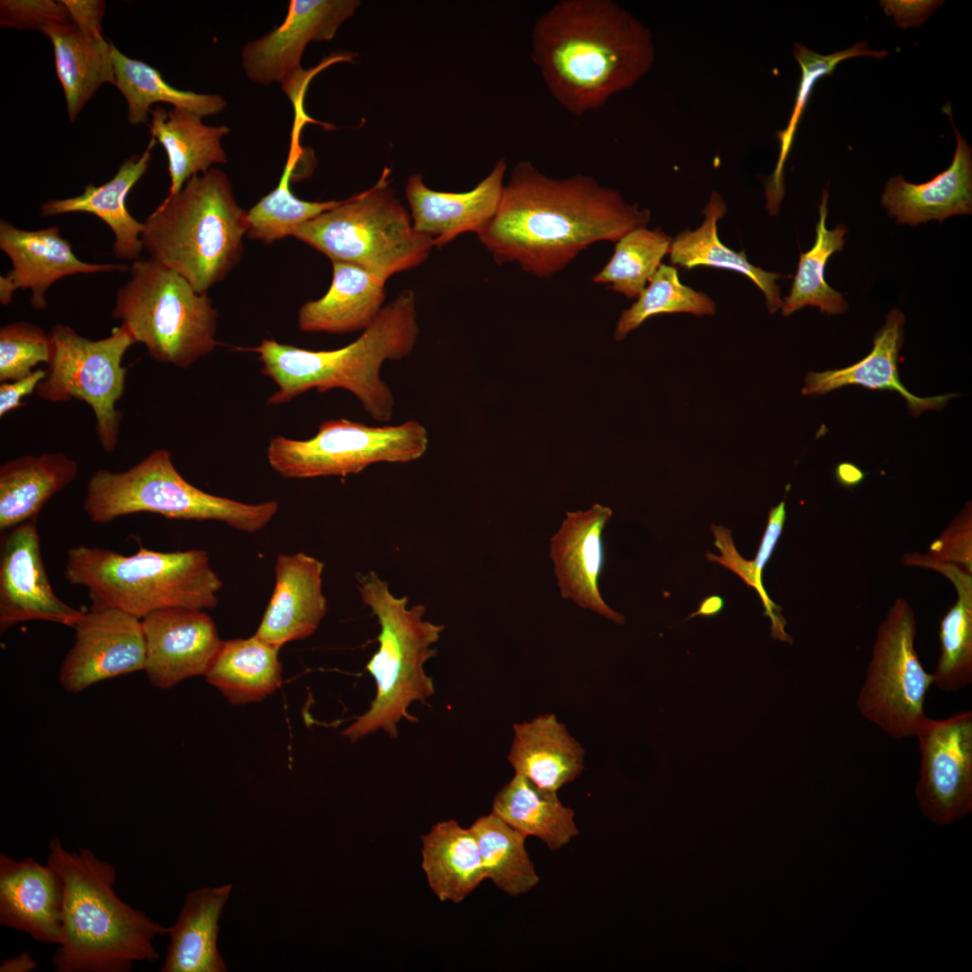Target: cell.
<instances>
[{
	"mask_svg": "<svg viewBox=\"0 0 972 972\" xmlns=\"http://www.w3.org/2000/svg\"><path fill=\"white\" fill-rule=\"evenodd\" d=\"M389 177L390 169L384 168L372 187L340 200L299 226L292 237L331 262L359 266L384 282L418 266L428 258L434 241L414 229Z\"/></svg>",
	"mask_w": 972,
	"mask_h": 972,
	"instance_id": "cell-9",
	"label": "cell"
},
{
	"mask_svg": "<svg viewBox=\"0 0 972 972\" xmlns=\"http://www.w3.org/2000/svg\"><path fill=\"white\" fill-rule=\"evenodd\" d=\"M41 32L52 43L68 115L74 122L102 85H115L112 43L87 39L72 22L50 24Z\"/></svg>",
	"mask_w": 972,
	"mask_h": 972,
	"instance_id": "cell-32",
	"label": "cell"
},
{
	"mask_svg": "<svg viewBox=\"0 0 972 972\" xmlns=\"http://www.w3.org/2000/svg\"><path fill=\"white\" fill-rule=\"evenodd\" d=\"M36 960L27 951H23L14 958L2 961L1 972H29L37 968Z\"/></svg>",
	"mask_w": 972,
	"mask_h": 972,
	"instance_id": "cell-54",
	"label": "cell"
},
{
	"mask_svg": "<svg viewBox=\"0 0 972 972\" xmlns=\"http://www.w3.org/2000/svg\"><path fill=\"white\" fill-rule=\"evenodd\" d=\"M144 671L150 683L167 689L207 672L220 644L212 618L201 609L172 608L141 619Z\"/></svg>",
	"mask_w": 972,
	"mask_h": 972,
	"instance_id": "cell-19",
	"label": "cell"
},
{
	"mask_svg": "<svg viewBox=\"0 0 972 972\" xmlns=\"http://www.w3.org/2000/svg\"><path fill=\"white\" fill-rule=\"evenodd\" d=\"M0 249L8 256L12 268L0 276V302L8 306L17 290L31 291L33 309L48 307L46 292L58 280L77 274L126 272L123 264H95L80 260L71 243L58 226L34 230L17 228L0 220Z\"/></svg>",
	"mask_w": 972,
	"mask_h": 972,
	"instance_id": "cell-18",
	"label": "cell"
},
{
	"mask_svg": "<svg viewBox=\"0 0 972 972\" xmlns=\"http://www.w3.org/2000/svg\"><path fill=\"white\" fill-rule=\"evenodd\" d=\"M492 813L525 836H536L559 850L579 834L573 811L556 792L539 788L516 773L496 795Z\"/></svg>",
	"mask_w": 972,
	"mask_h": 972,
	"instance_id": "cell-37",
	"label": "cell"
},
{
	"mask_svg": "<svg viewBox=\"0 0 972 972\" xmlns=\"http://www.w3.org/2000/svg\"><path fill=\"white\" fill-rule=\"evenodd\" d=\"M70 21L91 40H102V20L106 4L102 0H61Z\"/></svg>",
	"mask_w": 972,
	"mask_h": 972,
	"instance_id": "cell-49",
	"label": "cell"
},
{
	"mask_svg": "<svg viewBox=\"0 0 972 972\" xmlns=\"http://www.w3.org/2000/svg\"><path fill=\"white\" fill-rule=\"evenodd\" d=\"M279 650L257 635L222 641L204 677L229 702H257L282 684Z\"/></svg>",
	"mask_w": 972,
	"mask_h": 972,
	"instance_id": "cell-35",
	"label": "cell"
},
{
	"mask_svg": "<svg viewBox=\"0 0 972 972\" xmlns=\"http://www.w3.org/2000/svg\"><path fill=\"white\" fill-rule=\"evenodd\" d=\"M422 868L442 902L460 903L486 879L476 837L450 819L422 836Z\"/></svg>",
	"mask_w": 972,
	"mask_h": 972,
	"instance_id": "cell-33",
	"label": "cell"
},
{
	"mask_svg": "<svg viewBox=\"0 0 972 972\" xmlns=\"http://www.w3.org/2000/svg\"><path fill=\"white\" fill-rule=\"evenodd\" d=\"M129 271L112 316L152 358L187 369L215 350L219 314L207 293L150 257L133 261Z\"/></svg>",
	"mask_w": 972,
	"mask_h": 972,
	"instance_id": "cell-10",
	"label": "cell"
},
{
	"mask_svg": "<svg viewBox=\"0 0 972 972\" xmlns=\"http://www.w3.org/2000/svg\"><path fill=\"white\" fill-rule=\"evenodd\" d=\"M49 334L51 358L36 395L53 403L73 399L85 401L94 414L95 433L103 450L112 453L123 418L116 409L126 383L127 368L122 362L136 344L132 334L122 323L98 340L86 338L61 323L54 325Z\"/></svg>",
	"mask_w": 972,
	"mask_h": 972,
	"instance_id": "cell-11",
	"label": "cell"
},
{
	"mask_svg": "<svg viewBox=\"0 0 972 972\" xmlns=\"http://www.w3.org/2000/svg\"><path fill=\"white\" fill-rule=\"evenodd\" d=\"M323 570L321 561L304 553L277 555L274 591L255 634L278 649L311 635L328 611Z\"/></svg>",
	"mask_w": 972,
	"mask_h": 972,
	"instance_id": "cell-22",
	"label": "cell"
},
{
	"mask_svg": "<svg viewBox=\"0 0 972 972\" xmlns=\"http://www.w3.org/2000/svg\"><path fill=\"white\" fill-rule=\"evenodd\" d=\"M112 57L114 86L126 100L127 118L131 124L146 122L152 104L157 103H167L200 117L217 114L227 105L224 98L219 94H199L173 87L163 79L158 69L141 60L127 57L113 44Z\"/></svg>",
	"mask_w": 972,
	"mask_h": 972,
	"instance_id": "cell-38",
	"label": "cell"
},
{
	"mask_svg": "<svg viewBox=\"0 0 972 972\" xmlns=\"http://www.w3.org/2000/svg\"><path fill=\"white\" fill-rule=\"evenodd\" d=\"M52 354L50 334L28 321L0 328V382H13L32 374L40 363L48 364Z\"/></svg>",
	"mask_w": 972,
	"mask_h": 972,
	"instance_id": "cell-45",
	"label": "cell"
},
{
	"mask_svg": "<svg viewBox=\"0 0 972 972\" xmlns=\"http://www.w3.org/2000/svg\"><path fill=\"white\" fill-rule=\"evenodd\" d=\"M712 530L716 537L715 544L721 552L717 556L707 553L706 557L710 562H716L740 576L744 582L755 589L763 604L764 616L770 617L771 622V635L774 639L792 644L791 636L785 631L787 622L781 614V608L776 605L769 597L765 588L760 584L753 575L751 561L743 559L736 551L730 530L724 526L712 525Z\"/></svg>",
	"mask_w": 972,
	"mask_h": 972,
	"instance_id": "cell-46",
	"label": "cell"
},
{
	"mask_svg": "<svg viewBox=\"0 0 972 972\" xmlns=\"http://www.w3.org/2000/svg\"><path fill=\"white\" fill-rule=\"evenodd\" d=\"M793 51L795 58L801 67L802 75L796 103L788 127L778 132L779 140L778 159L774 172L765 182L766 208L772 216L778 213L781 202L785 195V163L790 152L798 122L803 115L814 84L819 78L825 76H831L836 66L845 59L863 56L880 59L887 55V52L885 50H870L868 47V43L864 41L858 42L846 50L827 55L816 53L800 43H796L794 45Z\"/></svg>",
	"mask_w": 972,
	"mask_h": 972,
	"instance_id": "cell-41",
	"label": "cell"
},
{
	"mask_svg": "<svg viewBox=\"0 0 972 972\" xmlns=\"http://www.w3.org/2000/svg\"><path fill=\"white\" fill-rule=\"evenodd\" d=\"M47 864L64 883L62 929L52 958L57 972H129L159 958L153 940L168 928L123 902L114 892L116 869L91 850L68 851L50 842Z\"/></svg>",
	"mask_w": 972,
	"mask_h": 972,
	"instance_id": "cell-4",
	"label": "cell"
},
{
	"mask_svg": "<svg viewBox=\"0 0 972 972\" xmlns=\"http://www.w3.org/2000/svg\"><path fill=\"white\" fill-rule=\"evenodd\" d=\"M360 4L357 0H291L282 23L242 48L248 78L262 86L279 83L288 95L294 93L306 80L301 60L307 45L333 39Z\"/></svg>",
	"mask_w": 972,
	"mask_h": 972,
	"instance_id": "cell-15",
	"label": "cell"
},
{
	"mask_svg": "<svg viewBox=\"0 0 972 972\" xmlns=\"http://www.w3.org/2000/svg\"><path fill=\"white\" fill-rule=\"evenodd\" d=\"M611 517L609 507L597 503L584 511H568L550 539V557L563 598L623 625L624 616L607 605L598 588L605 563L602 533Z\"/></svg>",
	"mask_w": 972,
	"mask_h": 972,
	"instance_id": "cell-20",
	"label": "cell"
},
{
	"mask_svg": "<svg viewBox=\"0 0 972 972\" xmlns=\"http://www.w3.org/2000/svg\"><path fill=\"white\" fill-rule=\"evenodd\" d=\"M64 577L86 589L91 608H115L138 619L160 609H212L222 581L207 551L158 552L140 546L130 555L80 544L67 552Z\"/></svg>",
	"mask_w": 972,
	"mask_h": 972,
	"instance_id": "cell-6",
	"label": "cell"
},
{
	"mask_svg": "<svg viewBox=\"0 0 972 972\" xmlns=\"http://www.w3.org/2000/svg\"><path fill=\"white\" fill-rule=\"evenodd\" d=\"M916 634L912 606L896 598L878 626L856 701L865 719L896 740L914 737L926 717L924 703L933 684L915 650Z\"/></svg>",
	"mask_w": 972,
	"mask_h": 972,
	"instance_id": "cell-13",
	"label": "cell"
},
{
	"mask_svg": "<svg viewBox=\"0 0 972 972\" xmlns=\"http://www.w3.org/2000/svg\"><path fill=\"white\" fill-rule=\"evenodd\" d=\"M73 628L75 640L58 673L67 692L79 694L98 682L144 670L140 619L115 608H90Z\"/></svg>",
	"mask_w": 972,
	"mask_h": 972,
	"instance_id": "cell-16",
	"label": "cell"
},
{
	"mask_svg": "<svg viewBox=\"0 0 972 972\" xmlns=\"http://www.w3.org/2000/svg\"><path fill=\"white\" fill-rule=\"evenodd\" d=\"M64 883L49 864L0 854V924L43 943L58 944L62 929Z\"/></svg>",
	"mask_w": 972,
	"mask_h": 972,
	"instance_id": "cell-23",
	"label": "cell"
},
{
	"mask_svg": "<svg viewBox=\"0 0 972 972\" xmlns=\"http://www.w3.org/2000/svg\"><path fill=\"white\" fill-rule=\"evenodd\" d=\"M508 760L516 773L556 792L584 769V750L554 715L514 724Z\"/></svg>",
	"mask_w": 972,
	"mask_h": 972,
	"instance_id": "cell-29",
	"label": "cell"
},
{
	"mask_svg": "<svg viewBox=\"0 0 972 972\" xmlns=\"http://www.w3.org/2000/svg\"><path fill=\"white\" fill-rule=\"evenodd\" d=\"M714 302L705 293L680 283L672 266L661 265L637 301L625 310L615 331V338L623 340L648 318L662 313L687 312L696 316L712 315Z\"/></svg>",
	"mask_w": 972,
	"mask_h": 972,
	"instance_id": "cell-44",
	"label": "cell"
},
{
	"mask_svg": "<svg viewBox=\"0 0 972 972\" xmlns=\"http://www.w3.org/2000/svg\"><path fill=\"white\" fill-rule=\"evenodd\" d=\"M786 520V505L782 500L778 506L772 508L769 513V520L764 531L756 557L751 561V567L757 581L762 584V571L767 565L775 546L781 536Z\"/></svg>",
	"mask_w": 972,
	"mask_h": 972,
	"instance_id": "cell-51",
	"label": "cell"
},
{
	"mask_svg": "<svg viewBox=\"0 0 972 972\" xmlns=\"http://www.w3.org/2000/svg\"><path fill=\"white\" fill-rule=\"evenodd\" d=\"M428 446V431L416 420L369 427L338 418L322 422L316 435L307 439L274 436L266 458L273 470L288 479L346 476L377 463L418 460Z\"/></svg>",
	"mask_w": 972,
	"mask_h": 972,
	"instance_id": "cell-12",
	"label": "cell"
},
{
	"mask_svg": "<svg viewBox=\"0 0 972 972\" xmlns=\"http://www.w3.org/2000/svg\"><path fill=\"white\" fill-rule=\"evenodd\" d=\"M297 148L295 145L292 147L277 186L247 212L248 235L253 239L273 243L292 237L299 226L334 208L340 202H310L295 196L289 183L297 160Z\"/></svg>",
	"mask_w": 972,
	"mask_h": 972,
	"instance_id": "cell-43",
	"label": "cell"
},
{
	"mask_svg": "<svg viewBox=\"0 0 972 972\" xmlns=\"http://www.w3.org/2000/svg\"><path fill=\"white\" fill-rule=\"evenodd\" d=\"M419 334L415 295L401 292L384 306L359 338L332 350H309L265 338L248 351L258 355L261 373L277 390L266 403H288L315 389H344L354 394L376 421L391 420L395 400L381 378L386 361H399L414 349Z\"/></svg>",
	"mask_w": 972,
	"mask_h": 972,
	"instance_id": "cell-3",
	"label": "cell"
},
{
	"mask_svg": "<svg viewBox=\"0 0 972 972\" xmlns=\"http://www.w3.org/2000/svg\"><path fill=\"white\" fill-rule=\"evenodd\" d=\"M71 22L61 1L2 0L0 25L4 28L41 30L56 22Z\"/></svg>",
	"mask_w": 972,
	"mask_h": 972,
	"instance_id": "cell-48",
	"label": "cell"
},
{
	"mask_svg": "<svg viewBox=\"0 0 972 972\" xmlns=\"http://www.w3.org/2000/svg\"><path fill=\"white\" fill-rule=\"evenodd\" d=\"M704 213L706 218L700 227L693 231L684 230L672 240L669 252L671 264L688 270L703 266L740 273L760 289L770 313L782 308L780 289L776 284L781 275L753 266L743 250L736 252L719 239L717 222L726 213V206L720 194H712Z\"/></svg>",
	"mask_w": 972,
	"mask_h": 972,
	"instance_id": "cell-36",
	"label": "cell"
},
{
	"mask_svg": "<svg viewBox=\"0 0 972 972\" xmlns=\"http://www.w3.org/2000/svg\"><path fill=\"white\" fill-rule=\"evenodd\" d=\"M904 563L939 572L957 591L956 603L940 621V652L932 677L941 691L962 690L972 683V574L954 564L925 561L919 554H905Z\"/></svg>",
	"mask_w": 972,
	"mask_h": 972,
	"instance_id": "cell-34",
	"label": "cell"
},
{
	"mask_svg": "<svg viewBox=\"0 0 972 972\" xmlns=\"http://www.w3.org/2000/svg\"><path fill=\"white\" fill-rule=\"evenodd\" d=\"M724 607V601L720 596L713 595L706 598L700 603L698 608L694 613L690 614L687 619L701 616H714L719 614Z\"/></svg>",
	"mask_w": 972,
	"mask_h": 972,
	"instance_id": "cell-55",
	"label": "cell"
},
{
	"mask_svg": "<svg viewBox=\"0 0 972 972\" xmlns=\"http://www.w3.org/2000/svg\"><path fill=\"white\" fill-rule=\"evenodd\" d=\"M150 114L151 138L162 145L167 157V195L178 193L191 177L227 162L221 145L222 138L230 132L227 125H206L197 114L176 107L166 111L157 106Z\"/></svg>",
	"mask_w": 972,
	"mask_h": 972,
	"instance_id": "cell-31",
	"label": "cell"
},
{
	"mask_svg": "<svg viewBox=\"0 0 972 972\" xmlns=\"http://www.w3.org/2000/svg\"><path fill=\"white\" fill-rule=\"evenodd\" d=\"M835 477L840 484L845 487H854L864 480L865 472L857 465L845 462L836 466Z\"/></svg>",
	"mask_w": 972,
	"mask_h": 972,
	"instance_id": "cell-53",
	"label": "cell"
},
{
	"mask_svg": "<svg viewBox=\"0 0 972 972\" xmlns=\"http://www.w3.org/2000/svg\"><path fill=\"white\" fill-rule=\"evenodd\" d=\"M531 58L552 96L583 115L646 76L655 58L650 30L612 0H560L531 31Z\"/></svg>",
	"mask_w": 972,
	"mask_h": 972,
	"instance_id": "cell-2",
	"label": "cell"
},
{
	"mask_svg": "<svg viewBox=\"0 0 972 972\" xmlns=\"http://www.w3.org/2000/svg\"><path fill=\"white\" fill-rule=\"evenodd\" d=\"M943 1L932 0H884L880 6L893 16L896 24L902 28L921 26Z\"/></svg>",
	"mask_w": 972,
	"mask_h": 972,
	"instance_id": "cell-50",
	"label": "cell"
},
{
	"mask_svg": "<svg viewBox=\"0 0 972 972\" xmlns=\"http://www.w3.org/2000/svg\"><path fill=\"white\" fill-rule=\"evenodd\" d=\"M83 508L90 521L106 524L135 513L170 519L214 520L245 533L265 528L278 512L275 500L244 503L207 493L187 482L171 453L157 449L125 472L100 469L86 485Z\"/></svg>",
	"mask_w": 972,
	"mask_h": 972,
	"instance_id": "cell-8",
	"label": "cell"
},
{
	"mask_svg": "<svg viewBox=\"0 0 972 972\" xmlns=\"http://www.w3.org/2000/svg\"><path fill=\"white\" fill-rule=\"evenodd\" d=\"M3 533L0 634L29 621H47L73 628L84 610L71 607L55 594L43 564L37 518Z\"/></svg>",
	"mask_w": 972,
	"mask_h": 972,
	"instance_id": "cell-17",
	"label": "cell"
},
{
	"mask_svg": "<svg viewBox=\"0 0 972 972\" xmlns=\"http://www.w3.org/2000/svg\"><path fill=\"white\" fill-rule=\"evenodd\" d=\"M232 886H203L189 892L176 922L168 928L170 944L162 972H224L217 940L219 921Z\"/></svg>",
	"mask_w": 972,
	"mask_h": 972,
	"instance_id": "cell-28",
	"label": "cell"
},
{
	"mask_svg": "<svg viewBox=\"0 0 972 972\" xmlns=\"http://www.w3.org/2000/svg\"><path fill=\"white\" fill-rule=\"evenodd\" d=\"M507 163L499 160L472 190L441 192L428 188L419 174L408 178L405 194L414 229L442 248L466 232L478 234L493 218L504 189Z\"/></svg>",
	"mask_w": 972,
	"mask_h": 972,
	"instance_id": "cell-21",
	"label": "cell"
},
{
	"mask_svg": "<svg viewBox=\"0 0 972 972\" xmlns=\"http://www.w3.org/2000/svg\"><path fill=\"white\" fill-rule=\"evenodd\" d=\"M651 212L593 176H549L519 161L505 183L493 218L477 234L498 264L518 263L550 277L590 245L616 242L650 221Z\"/></svg>",
	"mask_w": 972,
	"mask_h": 972,
	"instance_id": "cell-1",
	"label": "cell"
},
{
	"mask_svg": "<svg viewBox=\"0 0 972 972\" xmlns=\"http://www.w3.org/2000/svg\"><path fill=\"white\" fill-rule=\"evenodd\" d=\"M828 193L824 191L819 206V220L815 228L813 247L800 254L796 274L788 296L782 305V314L789 316L806 306L819 308L830 315L844 313L848 309L842 294L825 281L824 269L829 257L842 251L847 229L839 225L829 230L826 227Z\"/></svg>",
	"mask_w": 972,
	"mask_h": 972,
	"instance_id": "cell-39",
	"label": "cell"
},
{
	"mask_svg": "<svg viewBox=\"0 0 972 972\" xmlns=\"http://www.w3.org/2000/svg\"><path fill=\"white\" fill-rule=\"evenodd\" d=\"M151 138L140 156H131L123 161L117 173L108 182L85 186L76 196L52 199L40 206L42 216L71 212L91 213L101 219L114 235L112 252L117 258L136 261L144 250L141 242L143 222L137 220L128 211L126 199L131 188L147 172L151 149L156 144Z\"/></svg>",
	"mask_w": 972,
	"mask_h": 972,
	"instance_id": "cell-25",
	"label": "cell"
},
{
	"mask_svg": "<svg viewBox=\"0 0 972 972\" xmlns=\"http://www.w3.org/2000/svg\"><path fill=\"white\" fill-rule=\"evenodd\" d=\"M77 473L76 461L61 452L24 454L5 462L0 466V531L37 518Z\"/></svg>",
	"mask_w": 972,
	"mask_h": 972,
	"instance_id": "cell-30",
	"label": "cell"
},
{
	"mask_svg": "<svg viewBox=\"0 0 972 972\" xmlns=\"http://www.w3.org/2000/svg\"><path fill=\"white\" fill-rule=\"evenodd\" d=\"M904 315L896 308L886 316L883 328L875 335L871 352L858 363L842 369L809 373L803 395H823L846 385H860L872 390L897 392L915 417L929 410H940L954 394L918 397L906 390L899 379L898 353L903 342Z\"/></svg>",
	"mask_w": 972,
	"mask_h": 972,
	"instance_id": "cell-26",
	"label": "cell"
},
{
	"mask_svg": "<svg viewBox=\"0 0 972 972\" xmlns=\"http://www.w3.org/2000/svg\"><path fill=\"white\" fill-rule=\"evenodd\" d=\"M956 136V149L949 168L923 184H912L894 176L885 186L881 203L898 223L915 226L931 220L943 221L972 211L971 148L957 130L950 104L943 107Z\"/></svg>",
	"mask_w": 972,
	"mask_h": 972,
	"instance_id": "cell-24",
	"label": "cell"
},
{
	"mask_svg": "<svg viewBox=\"0 0 972 972\" xmlns=\"http://www.w3.org/2000/svg\"><path fill=\"white\" fill-rule=\"evenodd\" d=\"M486 878L511 896L533 889L539 882L526 847V836L492 812L472 824Z\"/></svg>",
	"mask_w": 972,
	"mask_h": 972,
	"instance_id": "cell-40",
	"label": "cell"
},
{
	"mask_svg": "<svg viewBox=\"0 0 972 972\" xmlns=\"http://www.w3.org/2000/svg\"><path fill=\"white\" fill-rule=\"evenodd\" d=\"M358 583L361 599L376 616L381 631L378 651L365 667L376 682V695L368 710L343 732L352 742L378 730L396 738L401 719L418 722L408 707L414 701L426 704L435 693L424 664L436 656L433 645L445 629L423 619V605L408 608V598L395 597L374 572L360 576Z\"/></svg>",
	"mask_w": 972,
	"mask_h": 972,
	"instance_id": "cell-7",
	"label": "cell"
},
{
	"mask_svg": "<svg viewBox=\"0 0 972 972\" xmlns=\"http://www.w3.org/2000/svg\"><path fill=\"white\" fill-rule=\"evenodd\" d=\"M672 238L660 229L639 227L616 242L614 254L593 281L629 299L637 298L670 252Z\"/></svg>",
	"mask_w": 972,
	"mask_h": 972,
	"instance_id": "cell-42",
	"label": "cell"
},
{
	"mask_svg": "<svg viewBox=\"0 0 972 972\" xmlns=\"http://www.w3.org/2000/svg\"><path fill=\"white\" fill-rule=\"evenodd\" d=\"M914 737L921 753L915 796L922 813L947 825L972 812V711L925 717Z\"/></svg>",
	"mask_w": 972,
	"mask_h": 972,
	"instance_id": "cell-14",
	"label": "cell"
},
{
	"mask_svg": "<svg viewBox=\"0 0 972 972\" xmlns=\"http://www.w3.org/2000/svg\"><path fill=\"white\" fill-rule=\"evenodd\" d=\"M332 267L326 293L299 309V328L330 334L364 331L384 307L386 282L351 263L333 261Z\"/></svg>",
	"mask_w": 972,
	"mask_h": 972,
	"instance_id": "cell-27",
	"label": "cell"
},
{
	"mask_svg": "<svg viewBox=\"0 0 972 972\" xmlns=\"http://www.w3.org/2000/svg\"><path fill=\"white\" fill-rule=\"evenodd\" d=\"M928 562L954 564L972 574V508L970 502L933 541L926 554Z\"/></svg>",
	"mask_w": 972,
	"mask_h": 972,
	"instance_id": "cell-47",
	"label": "cell"
},
{
	"mask_svg": "<svg viewBox=\"0 0 972 972\" xmlns=\"http://www.w3.org/2000/svg\"><path fill=\"white\" fill-rule=\"evenodd\" d=\"M46 371L36 369L29 375L13 382H1L0 385V417L23 405L22 399L36 391L38 384L45 378Z\"/></svg>",
	"mask_w": 972,
	"mask_h": 972,
	"instance_id": "cell-52",
	"label": "cell"
},
{
	"mask_svg": "<svg viewBox=\"0 0 972 972\" xmlns=\"http://www.w3.org/2000/svg\"><path fill=\"white\" fill-rule=\"evenodd\" d=\"M143 224L140 238L149 257L179 274L199 293H207L240 262L248 231L247 212L218 168L191 177Z\"/></svg>",
	"mask_w": 972,
	"mask_h": 972,
	"instance_id": "cell-5",
	"label": "cell"
}]
</instances>
